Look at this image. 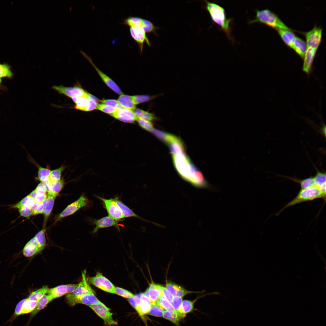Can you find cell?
Here are the masks:
<instances>
[{
  "mask_svg": "<svg viewBox=\"0 0 326 326\" xmlns=\"http://www.w3.org/2000/svg\"><path fill=\"white\" fill-rule=\"evenodd\" d=\"M172 155L174 166L184 179L197 188L215 190V188L208 183L202 172L191 163L184 151Z\"/></svg>",
  "mask_w": 326,
  "mask_h": 326,
  "instance_id": "obj_1",
  "label": "cell"
},
{
  "mask_svg": "<svg viewBox=\"0 0 326 326\" xmlns=\"http://www.w3.org/2000/svg\"><path fill=\"white\" fill-rule=\"evenodd\" d=\"M206 8L213 22L218 24L228 38L232 40L231 34L232 30V18H228L225 9L219 5L207 1H204Z\"/></svg>",
  "mask_w": 326,
  "mask_h": 326,
  "instance_id": "obj_2",
  "label": "cell"
},
{
  "mask_svg": "<svg viewBox=\"0 0 326 326\" xmlns=\"http://www.w3.org/2000/svg\"><path fill=\"white\" fill-rule=\"evenodd\" d=\"M254 18L249 21V24L260 23L276 29L293 30L286 26L274 12L268 9H256Z\"/></svg>",
  "mask_w": 326,
  "mask_h": 326,
  "instance_id": "obj_3",
  "label": "cell"
},
{
  "mask_svg": "<svg viewBox=\"0 0 326 326\" xmlns=\"http://www.w3.org/2000/svg\"><path fill=\"white\" fill-rule=\"evenodd\" d=\"M320 198H322L325 201L326 196L316 186L301 189L295 198L287 203L283 208L278 212L276 215L279 214L285 209L289 207L303 202L312 201Z\"/></svg>",
  "mask_w": 326,
  "mask_h": 326,
  "instance_id": "obj_4",
  "label": "cell"
},
{
  "mask_svg": "<svg viewBox=\"0 0 326 326\" xmlns=\"http://www.w3.org/2000/svg\"><path fill=\"white\" fill-rule=\"evenodd\" d=\"M128 301L139 316L142 317L148 314L151 303L149 298L144 293H140L129 298Z\"/></svg>",
  "mask_w": 326,
  "mask_h": 326,
  "instance_id": "obj_5",
  "label": "cell"
},
{
  "mask_svg": "<svg viewBox=\"0 0 326 326\" xmlns=\"http://www.w3.org/2000/svg\"><path fill=\"white\" fill-rule=\"evenodd\" d=\"M87 280L91 284L107 292L115 294V287L107 278L97 272L95 276L89 277Z\"/></svg>",
  "mask_w": 326,
  "mask_h": 326,
  "instance_id": "obj_6",
  "label": "cell"
},
{
  "mask_svg": "<svg viewBox=\"0 0 326 326\" xmlns=\"http://www.w3.org/2000/svg\"><path fill=\"white\" fill-rule=\"evenodd\" d=\"M104 321L107 325H116L117 322L113 319L110 309L99 300L96 303L89 306Z\"/></svg>",
  "mask_w": 326,
  "mask_h": 326,
  "instance_id": "obj_7",
  "label": "cell"
},
{
  "mask_svg": "<svg viewBox=\"0 0 326 326\" xmlns=\"http://www.w3.org/2000/svg\"><path fill=\"white\" fill-rule=\"evenodd\" d=\"M66 298L68 303L72 306L80 303L89 306L96 303L99 300L94 293L79 295L70 293L66 296Z\"/></svg>",
  "mask_w": 326,
  "mask_h": 326,
  "instance_id": "obj_8",
  "label": "cell"
},
{
  "mask_svg": "<svg viewBox=\"0 0 326 326\" xmlns=\"http://www.w3.org/2000/svg\"><path fill=\"white\" fill-rule=\"evenodd\" d=\"M53 88L61 94L64 95L72 100L75 103L77 99L86 91L79 85L73 87H65L62 85H54Z\"/></svg>",
  "mask_w": 326,
  "mask_h": 326,
  "instance_id": "obj_9",
  "label": "cell"
},
{
  "mask_svg": "<svg viewBox=\"0 0 326 326\" xmlns=\"http://www.w3.org/2000/svg\"><path fill=\"white\" fill-rule=\"evenodd\" d=\"M96 196L103 202L108 216L117 221L124 218L122 210L117 204L114 198L106 199Z\"/></svg>",
  "mask_w": 326,
  "mask_h": 326,
  "instance_id": "obj_10",
  "label": "cell"
},
{
  "mask_svg": "<svg viewBox=\"0 0 326 326\" xmlns=\"http://www.w3.org/2000/svg\"><path fill=\"white\" fill-rule=\"evenodd\" d=\"M322 29L315 25L310 30L304 33L307 47L317 49L321 40Z\"/></svg>",
  "mask_w": 326,
  "mask_h": 326,
  "instance_id": "obj_11",
  "label": "cell"
},
{
  "mask_svg": "<svg viewBox=\"0 0 326 326\" xmlns=\"http://www.w3.org/2000/svg\"><path fill=\"white\" fill-rule=\"evenodd\" d=\"M88 200L84 196H81L77 200L69 205L59 215L57 221L73 214L80 208L86 206L88 203Z\"/></svg>",
  "mask_w": 326,
  "mask_h": 326,
  "instance_id": "obj_12",
  "label": "cell"
},
{
  "mask_svg": "<svg viewBox=\"0 0 326 326\" xmlns=\"http://www.w3.org/2000/svg\"><path fill=\"white\" fill-rule=\"evenodd\" d=\"M129 30L131 36L138 44L140 52H142L144 43H146L149 46H151L142 26L130 27Z\"/></svg>",
  "mask_w": 326,
  "mask_h": 326,
  "instance_id": "obj_13",
  "label": "cell"
},
{
  "mask_svg": "<svg viewBox=\"0 0 326 326\" xmlns=\"http://www.w3.org/2000/svg\"><path fill=\"white\" fill-rule=\"evenodd\" d=\"M110 115L119 120L126 123H132L137 119L133 111L122 107L116 108L115 111Z\"/></svg>",
  "mask_w": 326,
  "mask_h": 326,
  "instance_id": "obj_14",
  "label": "cell"
},
{
  "mask_svg": "<svg viewBox=\"0 0 326 326\" xmlns=\"http://www.w3.org/2000/svg\"><path fill=\"white\" fill-rule=\"evenodd\" d=\"M81 52L93 66L105 84L115 93L120 95L122 94L123 93L119 86L110 78L101 72L95 66L92 62L91 57L88 56L83 51H81Z\"/></svg>",
  "mask_w": 326,
  "mask_h": 326,
  "instance_id": "obj_15",
  "label": "cell"
},
{
  "mask_svg": "<svg viewBox=\"0 0 326 326\" xmlns=\"http://www.w3.org/2000/svg\"><path fill=\"white\" fill-rule=\"evenodd\" d=\"M162 286L160 284L152 283L143 293L149 298L151 304H156V302L163 294Z\"/></svg>",
  "mask_w": 326,
  "mask_h": 326,
  "instance_id": "obj_16",
  "label": "cell"
},
{
  "mask_svg": "<svg viewBox=\"0 0 326 326\" xmlns=\"http://www.w3.org/2000/svg\"><path fill=\"white\" fill-rule=\"evenodd\" d=\"M91 221L95 225V228L92 231L93 233L97 232L100 229L112 226H116L119 228L117 221L109 216L103 217L98 219H93Z\"/></svg>",
  "mask_w": 326,
  "mask_h": 326,
  "instance_id": "obj_17",
  "label": "cell"
},
{
  "mask_svg": "<svg viewBox=\"0 0 326 326\" xmlns=\"http://www.w3.org/2000/svg\"><path fill=\"white\" fill-rule=\"evenodd\" d=\"M27 155L29 161L38 168L37 176L36 177V179L40 181L41 182L49 179L51 170L50 166L47 165L46 168L42 167L37 163L28 153Z\"/></svg>",
  "mask_w": 326,
  "mask_h": 326,
  "instance_id": "obj_18",
  "label": "cell"
},
{
  "mask_svg": "<svg viewBox=\"0 0 326 326\" xmlns=\"http://www.w3.org/2000/svg\"><path fill=\"white\" fill-rule=\"evenodd\" d=\"M86 271L82 272V279L81 281L78 283L77 287L71 293L74 295H79L94 293L87 282L86 277Z\"/></svg>",
  "mask_w": 326,
  "mask_h": 326,
  "instance_id": "obj_19",
  "label": "cell"
},
{
  "mask_svg": "<svg viewBox=\"0 0 326 326\" xmlns=\"http://www.w3.org/2000/svg\"><path fill=\"white\" fill-rule=\"evenodd\" d=\"M317 50L311 47H308L304 55L303 70L307 74H309L311 71Z\"/></svg>",
  "mask_w": 326,
  "mask_h": 326,
  "instance_id": "obj_20",
  "label": "cell"
},
{
  "mask_svg": "<svg viewBox=\"0 0 326 326\" xmlns=\"http://www.w3.org/2000/svg\"><path fill=\"white\" fill-rule=\"evenodd\" d=\"M58 195L50 191L47 192L45 207L43 213L44 223L43 229H44L47 220L52 210L56 198Z\"/></svg>",
  "mask_w": 326,
  "mask_h": 326,
  "instance_id": "obj_21",
  "label": "cell"
},
{
  "mask_svg": "<svg viewBox=\"0 0 326 326\" xmlns=\"http://www.w3.org/2000/svg\"><path fill=\"white\" fill-rule=\"evenodd\" d=\"M275 29L284 43L291 48L296 36L294 30L282 29Z\"/></svg>",
  "mask_w": 326,
  "mask_h": 326,
  "instance_id": "obj_22",
  "label": "cell"
},
{
  "mask_svg": "<svg viewBox=\"0 0 326 326\" xmlns=\"http://www.w3.org/2000/svg\"><path fill=\"white\" fill-rule=\"evenodd\" d=\"M39 253L36 238L34 237L25 245L23 250L24 255L27 257L32 256Z\"/></svg>",
  "mask_w": 326,
  "mask_h": 326,
  "instance_id": "obj_23",
  "label": "cell"
},
{
  "mask_svg": "<svg viewBox=\"0 0 326 326\" xmlns=\"http://www.w3.org/2000/svg\"><path fill=\"white\" fill-rule=\"evenodd\" d=\"M306 42L300 37L296 36L291 49L303 59L307 49Z\"/></svg>",
  "mask_w": 326,
  "mask_h": 326,
  "instance_id": "obj_24",
  "label": "cell"
},
{
  "mask_svg": "<svg viewBox=\"0 0 326 326\" xmlns=\"http://www.w3.org/2000/svg\"><path fill=\"white\" fill-rule=\"evenodd\" d=\"M47 293L53 299L68 294L67 285H61L51 288H49Z\"/></svg>",
  "mask_w": 326,
  "mask_h": 326,
  "instance_id": "obj_25",
  "label": "cell"
},
{
  "mask_svg": "<svg viewBox=\"0 0 326 326\" xmlns=\"http://www.w3.org/2000/svg\"><path fill=\"white\" fill-rule=\"evenodd\" d=\"M53 299L48 295H45L40 299L37 302L36 306L31 312L30 315V319H31L40 311L44 308Z\"/></svg>",
  "mask_w": 326,
  "mask_h": 326,
  "instance_id": "obj_26",
  "label": "cell"
},
{
  "mask_svg": "<svg viewBox=\"0 0 326 326\" xmlns=\"http://www.w3.org/2000/svg\"><path fill=\"white\" fill-rule=\"evenodd\" d=\"M117 101L120 105L125 109L133 111L136 108L131 96L122 94L120 95Z\"/></svg>",
  "mask_w": 326,
  "mask_h": 326,
  "instance_id": "obj_27",
  "label": "cell"
},
{
  "mask_svg": "<svg viewBox=\"0 0 326 326\" xmlns=\"http://www.w3.org/2000/svg\"><path fill=\"white\" fill-rule=\"evenodd\" d=\"M114 199L117 204L122 210L124 217H134L147 221L136 214L130 208L125 205L121 201H120L118 199V198L116 197L114 198Z\"/></svg>",
  "mask_w": 326,
  "mask_h": 326,
  "instance_id": "obj_28",
  "label": "cell"
},
{
  "mask_svg": "<svg viewBox=\"0 0 326 326\" xmlns=\"http://www.w3.org/2000/svg\"><path fill=\"white\" fill-rule=\"evenodd\" d=\"M156 304L170 312L175 313L177 314L171 303L165 297L163 294L160 296L156 302Z\"/></svg>",
  "mask_w": 326,
  "mask_h": 326,
  "instance_id": "obj_29",
  "label": "cell"
},
{
  "mask_svg": "<svg viewBox=\"0 0 326 326\" xmlns=\"http://www.w3.org/2000/svg\"><path fill=\"white\" fill-rule=\"evenodd\" d=\"M183 301L182 298L176 296H173L171 302L174 310L178 315L182 318L186 315L182 310L181 305Z\"/></svg>",
  "mask_w": 326,
  "mask_h": 326,
  "instance_id": "obj_30",
  "label": "cell"
},
{
  "mask_svg": "<svg viewBox=\"0 0 326 326\" xmlns=\"http://www.w3.org/2000/svg\"><path fill=\"white\" fill-rule=\"evenodd\" d=\"M67 168V166L63 164L58 168L51 170L49 177L50 183L60 180L63 172Z\"/></svg>",
  "mask_w": 326,
  "mask_h": 326,
  "instance_id": "obj_31",
  "label": "cell"
},
{
  "mask_svg": "<svg viewBox=\"0 0 326 326\" xmlns=\"http://www.w3.org/2000/svg\"><path fill=\"white\" fill-rule=\"evenodd\" d=\"M48 289L47 286H43L32 292L27 298L28 300L30 301H38L47 293Z\"/></svg>",
  "mask_w": 326,
  "mask_h": 326,
  "instance_id": "obj_32",
  "label": "cell"
},
{
  "mask_svg": "<svg viewBox=\"0 0 326 326\" xmlns=\"http://www.w3.org/2000/svg\"><path fill=\"white\" fill-rule=\"evenodd\" d=\"M65 184L63 178L57 181L50 182L49 187L48 191L58 194L63 187Z\"/></svg>",
  "mask_w": 326,
  "mask_h": 326,
  "instance_id": "obj_33",
  "label": "cell"
},
{
  "mask_svg": "<svg viewBox=\"0 0 326 326\" xmlns=\"http://www.w3.org/2000/svg\"><path fill=\"white\" fill-rule=\"evenodd\" d=\"M45 229H43L34 236L36 238L39 252L41 251L46 245V239L45 234Z\"/></svg>",
  "mask_w": 326,
  "mask_h": 326,
  "instance_id": "obj_34",
  "label": "cell"
},
{
  "mask_svg": "<svg viewBox=\"0 0 326 326\" xmlns=\"http://www.w3.org/2000/svg\"><path fill=\"white\" fill-rule=\"evenodd\" d=\"M288 177L295 182L299 183L301 189L306 188L315 186L314 177H311L301 180L290 177Z\"/></svg>",
  "mask_w": 326,
  "mask_h": 326,
  "instance_id": "obj_35",
  "label": "cell"
},
{
  "mask_svg": "<svg viewBox=\"0 0 326 326\" xmlns=\"http://www.w3.org/2000/svg\"><path fill=\"white\" fill-rule=\"evenodd\" d=\"M143 20L140 18L131 16L125 19L123 23L130 27H134L142 26Z\"/></svg>",
  "mask_w": 326,
  "mask_h": 326,
  "instance_id": "obj_36",
  "label": "cell"
},
{
  "mask_svg": "<svg viewBox=\"0 0 326 326\" xmlns=\"http://www.w3.org/2000/svg\"><path fill=\"white\" fill-rule=\"evenodd\" d=\"M37 302L30 301L26 298L22 307V315L32 312L36 306Z\"/></svg>",
  "mask_w": 326,
  "mask_h": 326,
  "instance_id": "obj_37",
  "label": "cell"
},
{
  "mask_svg": "<svg viewBox=\"0 0 326 326\" xmlns=\"http://www.w3.org/2000/svg\"><path fill=\"white\" fill-rule=\"evenodd\" d=\"M133 111L139 118L149 121L154 119V117L152 113L140 109L136 108Z\"/></svg>",
  "mask_w": 326,
  "mask_h": 326,
  "instance_id": "obj_38",
  "label": "cell"
},
{
  "mask_svg": "<svg viewBox=\"0 0 326 326\" xmlns=\"http://www.w3.org/2000/svg\"><path fill=\"white\" fill-rule=\"evenodd\" d=\"M46 201V200L41 202H34L33 204L30 206L33 212V215H36L43 213Z\"/></svg>",
  "mask_w": 326,
  "mask_h": 326,
  "instance_id": "obj_39",
  "label": "cell"
},
{
  "mask_svg": "<svg viewBox=\"0 0 326 326\" xmlns=\"http://www.w3.org/2000/svg\"><path fill=\"white\" fill-rule=\"evenodd\" d=\"M162 317L177 325H178L179 321L181 318L176 313L170 312L165 310L163 312Z\"/></svg>",
  "mask_w": 326,
  "mask_h": 326,
  "instance_id": "obj_40",
  "label": "cell"
},
{
  "mask_svg": "<svg viewBox=\"0 0 326 326\" xmlns=\"http://www.w3.org/2000/svg\"><path fill=\"white\" fill-rule=\"evenodd\" d=\"M26 299H25L21 300L18 303L16 306L14 313L7 322H9L10 324H11L18 316L22 315V307Z\"/></svg>",
  "mask_w": 326,
  "mask_h": 326,
  "instance_id": "obj_41",
  "label": "cell"
},
{
  "mask_svg": "<svg viewBox=\"0 0 326 326\" xmlns=\"http://www.w3.org/2000/svg\"><path fill=\"white\" fill-rule=\"evenodd\" d=\"M164 310L156 304H151L148 314L157 317H162Z\"/></svg>",
  "mask_w": 326,
  "mask_h": 326,
  "instance_id": "obj_42",
  "label": "cell"
},
{
  "mask_svg": "<svg viewBox=\"0 0 326 326\" xmlns=\"http://www.w3.org/2000/svg\"><path fill=\"white\" fill-rule=\"evenodd\" d=\"M34 202V199L28 195L22 199L18 203L13 205L12 207L17 208L18 209L21 207L25 206H28L30 207L33 204Z\"/></svg>",
  "mask_w": 326,
  "mask_h": 326,
  "instance_id": "obj_43",
  "label": "cell"
},
{
  "mask_svg": "<svg viewBox=\"0 0 326 326\" xmlns=\"http://www.w3.org/2000/svg\"><path fill=\"white\" fill-rule=\"evenodd\" d=\"M13 74L9 66L7 64H0V78L12 77Z\"/></svg>",
  "mask_w": 326,
  "mask_h": 326,
  "instance_id": "obj_44",
  "label": "cell"
},
{
  "mask_svg": "<svg viewBox=\"0 0 326 326\" xmlns=\"http://www.w3.org/2000/svg\"><path fill=\"white\" fill-rule=\"evenodd\" d=\"M315 186L318 187L326 183V174L325 173L318 171L314 177Z\"/></svg>",
  "mask_w": 326,
  "mask_h": 326,
  "instance_id": "obj_45",
  "label": "cell"
},
{
  "mask_svg": "<svg viewBox=\"0 0 326 326\" xmlns=\"http://www.w3.org/2000/svg\"><path fill=\"white\" fill-rule=\"evenodd\" d=\"M195 301L184 300L183 301L181 308L183 312L185 314L189 313L193 311Z\"/></svg>",
  "mask_w": 326,
  "mask_h": 326,
  "instance_id": "obj_46",
  "label": "cell"
},
{
  "mask_svg": "<svg viewBox=\"0 0 326 326\" xmlns=\"http://www.w3.org/2000/svg\"><path fill=\"white\" fill-rule=\"evenodd\" d=\"M115 294L128 299L135 295L130 292L119 287H115Z\"/></svg>",
  "mask_w": 326,
  "mask_h": 326,
  "instance_id": "obj_47",
  "label": "cell"
},
{
  "mask_svg": "<svg viewBox=\"0 0 326 326\" xmlns=\"http://www.w3.org/2000/svg\"><path fill=\"white\" fill-rule=\"evenodd\" d=\"M132 101L135 105L147 101L150 99V97L147 95H137L131 96Z\"/></svg>",
  "mask_w": 326,
  "mask_h": 326,
  "instance_id": "obj_48",
  "label": "cell"
},
{
  "mask_svg": "<svg viewBox=\"0 0 326 326\" xmlns=\"http://www.w3.org/2000/svg\"><path fill=\"white\" fill-rule=\"evenodd\" d=\"M142 27L145 33L152 32L155 33V30L157 29V27L155 26L151 22L144 19Z\"/></svg>",
  "mask_w": 326,
  "mask_h": 326,
  "instance_id": "obj_49",
  "label": "cell"
},
{
  "mask_svg": "<svg viewBox=\"0 0 326 326\" xmlns=\"http://www.w3.org/2000/svg\"><path fill=\"white\" fill-rule=\"evenodd\" d=\"M136 120L139 126L145 130L151 131L153 129V125L150 121H149L137 117Z\"/></svg>",
  "mask_w": 326,
  "mask_h": 326,
  "instance_id": "obj_50",
  "label": "cell"
},
{
  "mask_svg": "<svg viewBox=\"0 0 326 326\" xmlns=\"http://www.w3.org/2000/svg\"><path fill=\"white\" fill-rule=\"evenodd\" d=\"M96 109L110 115L114 112L116 109L111 106L101 103L97 104Z\"/></svg>",
  "mask_w": 326,
  "mask_h": 326,
  "instance_id": "obj_51",
  "label": "cell"
},
{
  "mask_svg": "<svg viewBox=\"0 0 326 326\" xmlns=\"http://www.w3.org/2000/svg\"><path fill=\"white\" fill-rule=\"evenodd\" d=\"M21 216L25 217H28L33 215L32 210L30 206H25L18 209Z\"/></svg>",
  "mask_w": 326,
  "mask_h": 326,
  "instance_id": "obj_52",
  "label": "cell"
},
{
  "mask_svg": "<svg viewBox=\"0 0 326 326\" xmlns=\"http://www.w3.org/2000/svg\"><path fill=\"white\" fill-rule=\"evenodd\" d=\"M203 291L200 292H193L187 290L184 288L179 286L177 290L176 296L181 297H183L186 295L191 293H201L203 292Z\"/></svg>",
  "mask_w": 326,
  "mask_h": 326,
  "instance_id": "obj_53",
  "label": "cell"
},
{
  "mask_svg": "<svg viewBox=\"0 0 326 326\" xmlns=\"http://www.w3.org/2000/svg\"><path fill=\"white\" fill-rule=\"evenodd\" d=\"M100 101L102 104L111 106L116 109L121 107L117 101L115 100L103 99L100 100Z\"/></svg>",
  "mask_w": 326,
  "mask_h": 326,
  "instance_id": "obj_54",
  "label": "cell"
},
{
  "mask_svg": "<svg viewBox=\"0 0 326 326\" xmlns=\"http://www.w3.org/2000/svg\"><path fill=\"white\" fill-rule=\"evenodd\" d=\"M179 285L172 282H168L166 283V288L173 295L176 296V292Z\"/></svg>",
  "mask_w": 326,
  "mask_h": 326,
  "instance_id": "obj_55",
  "label": "cell"
},
{
  "mask_svg": "<svg viewBox=\"0 0 326 326\" xmlns=\"http://www.w3.org/2000/svg\"><path fill=\"white\" fill-rule=\"evenodd\" d=\"M151 132L157 137L164 141L165 139L167 134L166 133L154 128Z\"/></svg>",
  "mask_w": 326,
  "mask_h": 326,
  "instance_id": "obj_56",
  "label": "cell"
},
{
  "mask_svg": "<svg viewBox=\"0 0 326 326\" xmlns=\"http://www.w3.org/2000/svg\"><path fill=\"white\" fill-rule=\"evenodd\" d=\"M35 190L37 195L46 194L47 192L45 187L41 182L37 185Z\"/></svg>",
  "mask_w": 326,
  "mask_h": 326,
  "instance_id": "obj_57",
  "label": "cell"
},
{
  "mask_svg": "<svg viewBox=\"0 0 326 326\" xmlns=\"http://www.w3.org/2000/svg\"><path fill=\"white\" fill-rule=\"evenodd\" d=\"M162 291L163 296L171 303L172 302L173 296L166 289L165 287L162 286Z\"/></svg>",
  "mask_w": 326,
  "mask_h": 326,
  "instance_id": "obj_58",
  "label": "cell"
},
{
  "mask_svg": "<svg viewBox=\"0 0 326 326\" xmlns=\"http://www.w3.org/2000/svg\"><path fill=\"white\" fill-rule=\"evenodd\" d=\"M47 194L37 195L34 199V202H41L46 200L47 198Z\"/></svg>",
  "mask_w": 326,
  "mask_h": 326,
  "instance_id": "obj_59",
  "label": "cell"
},
{
  "mask_svg": "<svg viewBox=\"0 0 326 326\" xmlns=\"http://www.w3.org/2000/svg\"><path fill=\"white\" fill-rule=\"evenodd\" d=\"M29 195L32 198L34 199L36 196L37 195V193L36 191L34 190L33 191H32Z\"/></svg>",
  "mask_w": 326,
  "mask_h": 326,
  "instance_id": "obj_60",
  "label": "cell"
},
{
  "mask_svg": "<svg viewBox=\"0 0 326 326\" xmlns=\"http://www.w3.org/2000/svg\"><path fill=\"white\" fill-rule=\"evenodd\" d=\"M321 131H322V132L323 133L324 135L325 136V135H326V127H325V125H324V126H323V127L322 128Z\"/></svg>",
  "mask_w": 326,
  "mask_h": 326,
  "instance_id": "obj_61",
  "label": "cell"
},
{
  "mask_svg": "<svg viewBox=\"0 0 326 326\" xmlns=\"http://www.w3.org/2000/svg\"><path fill=\"white\" fill-rule=\"evenodd\" d=\"M1 78H0V83H1Z\"/></svg>",
  "mask_w": 326,
  "mask_h": 326,
  "instance_id": "obj_62",
  "label": "cell"
}]
</instances>
